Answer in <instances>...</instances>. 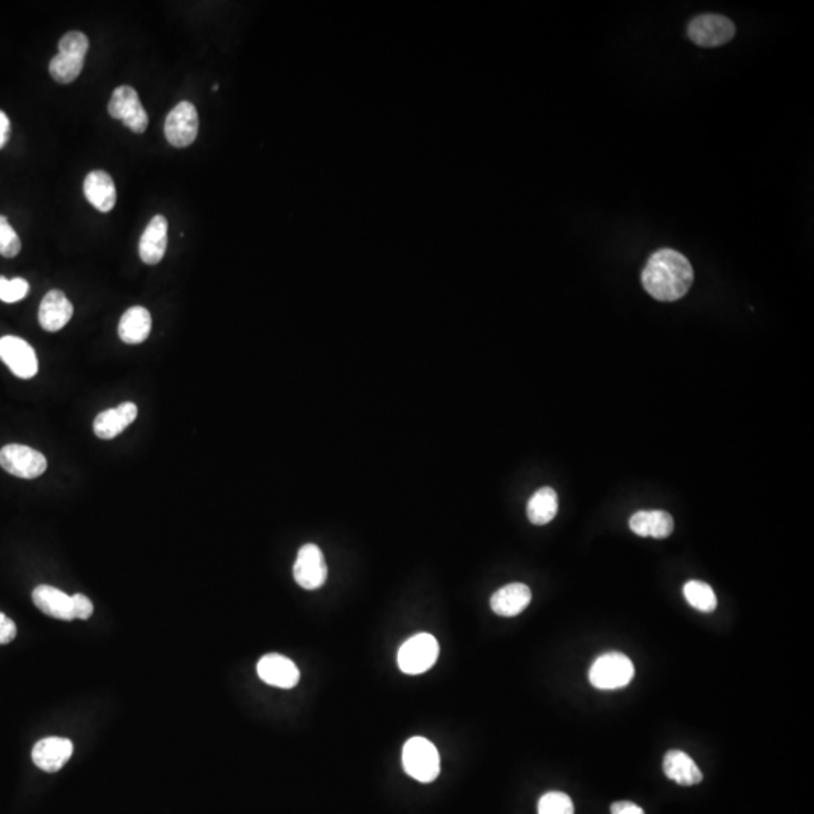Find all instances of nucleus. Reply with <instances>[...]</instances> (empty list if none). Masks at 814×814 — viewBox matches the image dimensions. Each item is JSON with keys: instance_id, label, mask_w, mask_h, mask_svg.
Wrapping results in <instances>:
<instances>
[{"instance_id": "nucleus-1", "label": "nucleus", "mask_w": 814, "mask_h": 814, "mask_svg": "<svg viewBox=\"0 0 814 814\" xmlns=\"http://www.w3.org/2000/svg\"><path fill=\"white\" fill-rule=\"evenodd\" d=\"M641 279L650 296L661 302H674L688 293L694 282V270L685 255L674 249H659L647 261Z\"/></svg>"}, {"instance_id": "nucleus-2", "label": "nucleus", "mask_w": 814, "mask_h": 814, "mask_svg": "<svg viewBox=\"0 0 814 814\" xmlns=\"http://www.w3.org/2000/svg\"><path fill=\"white\" fill-rule=\"evenodd\" d=\"M89 40L83 32L71 31L59 41V53L50 61V74L59 83H71L82 73Z\"/></svg>"}, {"instance_id": "nucleus-3", "label": "nucleus", "mask_w": 814, "mask_h": 814, "mask_svg": "<svg viewBox=\"0 0 814 814\" xmlns=\"http://www.w3.org/2000/svg\"><path fill=\"white\" fill-rule=\"evenodd\" d=\"M635 668L631 659L620 652H609L599 656L590 668L591 685L603 691L625 688L634 679Z\"/></svg>"}, {"instance_id": "nucleus-4", "label": "nucleus", "mask_w": 814, "mask_h": 814, "mask_svg": "<svg viewBox=\"0 0 814 814\" xmlns=\"http://www.w3.org/2000/svg\"><path fill=\"white\" fill-rule=\"evenodd\" d=\"M403 766L407 775L420 783H432L441 772L438 750L426 738H412L403 748Z\"/></svg>"}, {"instance_id": "nucleus-5", "label": "nucleus", "mask_w": 814, "mask_h": 814, "mask_svg": "<svg viewBox=\"0 0 814 814\" xmlns=\"http://www.w3.org/2000/svg\"><path fill=\"white\" fill-rule=\"evenodd\" d=\"M439 644L430 634H418L409 638L398 650V667L403 673L423 674L438 661Z\"/></svg>"}, {"instance_id": "nucleus-6", "label": "nucleus", "mask_w": 814, "mask_h": 814, "mask_svg": "<svg viewBox=\"0 0 814 814\" xmlns=\"http://www.w3.org/2000/svg\"><path fill=\"white\" fill-rule=\"evenodd\" d=\"M0 466L14 477L34 480L46 472L47 459L34 448L10 444L0 450Z\"/></svg>"}, {"instance_id": "nucleus-7", "label": "nucleus", "mask_w": 814, "mask_h": 814, "mask_svg": "<svg viewBox=\"0 0 814 814\" xmlns=\"http://www.w3.org/2000/svg\"><path fill=\"white\" fill-rule=\"evenodd\" d=\"M109 115L114 120L123 121L124 126L129 127L133 133H142L148 127V114L139 100L138 92L132 86H118L112 94L108 106Z\"/></svg>"}, {"instance_id": "nucleus-8", "label": "nucleus", "mask_w": 814, "mask_h": 814, "mask_svg": "<svg viewBox=\"0 0 814 814\" xmlns=\"http://www.w3.org/2000/svg\"><path fill=\"white\" fill-rule=\"evenodd\" d=\"M198 111L190 101H181L169 112L165 121V135L172 147L186 148L198 136Z\"/></svg>"}, {"instance_id": "nucleus-9", "label": "nucleus", "mask_w": 814, "mask_h": 814, "mask_svg": "<svg viewBox=\"0 0 814 814\" xmlns=\"http://www.w3.org/2000/svg\"><path fill=\"white\" fill-rule=\"evenodd\" d=\"M0 359L20 379L28 380L37 376V353L23 338L14 335L0 338Z\"/></svg>"}, {"instance_id": "nucleus-10", "label": "nucleus", "mask_w": 814, "mask_h": 814, "mask_svg": "<svg viewBox=\"0 0 814 814\" xmlns=\"http://www.w3.org/2000/svg\"><path fill=\"white\" fill-rule=\"evenodd\" d=\"M735 32L732 20L715 14L695 17L688 26V37L700 47L723 46L735 37Z\"/></svg>"}, {"instance_id": "nucleus-11", "label": "nucleus", "mask_w": 814, "mask_h": 814, "mask_svg": "<svg viewBox=\"0 0 814 814\" xmlns=\"http://www.w3.org/2000/svg\"><path fill=\"white\" fill-rule=\"evenodd\" d=\"M293 575L297 584L305 590H317L325 585L326 578H328V566H326L325 557L319 546L308 543L299 549L293 567Z\"/></svg>"}, {"instance_id": "nucleus-12", "label": "nucleus", "mask_w": 814, "mask_h": 814, "mask_svg": "<svg viewBox=\"0 0 814 814\" xmlns=\"http://www.w3.org/2000/svg\"><path fill=\"white\" fill-rule=\"evenodd\" d=\"M257 673L267 685L282 689L294 688L300 680L296 664L278 653L263 656L258 662Z\"/></svg>"}, {"instance_id": "nucleus-13", "label": "nucleus", "mask_w": 814, "mask_h": 814, "mask_svg": "<svg viewBox=\"0 0 814 814\" xmlns=\"http://www.w3.org/2000/svg\"><path fill=\"white\" fill-rule=\"evenodd\" d=\"M73 751V742L70 739L52 736V738L41 739L40 742H37L32 750V760L41 771L53 774L67 765L68 760L73 756Z\"/></svg>"}, {"instance_id": "nucleus-14", "label": "nucleus", "mask_w": 814, "mask_h": 814, "mask_svg": "<svg viewBox=\"0 0 814 814\" xmlns=\"http://www.w3.org/2000/svg\"><path fill=\"white\" fill-rule=\"evenodd\" d=\"M73 303L61 290H52L44 296L38 311L41 328L47 332L61 331L73 317Z\"/></svg>"}, {"instance_id": "nucleus-15", "label": "nucleus", "mask_w": 814, "mask_h": 814, "mask_svg": "<svg viewBox=\"0 0 814 814\" xmlns=\"http://www.w3.org/2000/svg\"><path fill=\"white\" fill-rule=\"evenodd\" d=\"M86 201L101 213H109L117 204V187L111 175L105 171H92L83 183Z\"/></svg>"}, {"instance_id": "nucleus-16", "label": "nucleus", "mask_w": 814, "mask_h": 814, "mask_svg": "<svg viewBox=\"0 0 814 814\" xmlns=\"http://www.w3.org/2000/svg\"><path fill=\"white\" fill-rule=\"evenodd\" d=\"M168 248V221L165 216L157 215L145 228L139 242V255L145 264H159Z\"/></svg>"}, {"instance_id": "nucleus-17", "label": "nucleus", "mask_w": 814, "mask_h": 814, "mask_svg": "<svg viewBox=\"0 0 814 814\" xmlns=\"http://www.w3.org/2000/svg\"><path fill=\"white\" fill-rule=\"evenodd\" d=\"M138 417V407L135 403H123L114 409L101 412L94 421V433L103 441L117 438Z\"/></svg>"}, {"instance_id": "nucleus-18", "label": "nucleus", "mask_w": 814, "mask_h": 814, "mask_svg": "<svg viewBox=\"0 0 814 814\" xmlns=\"http://www.w3.org/2000/svg\"><path fill=\"white\" fill-rule=\"evenodd\" d=\"M32 600L41 613L53 619L71 622L74 620L73 597L50 585H38L32 593Z\"/></svg>"}, {"instance_id": "nucleus-19", "label": "nucleus", "mask_w": 814, "mask_h": 814, "mask_svg": "<svg viewBox=\"0 0 814 814\" xmlns=\"http://www.w3.org/2000/svg\"><path fill=\"white\" fill-rule=\"evenodd\" d=\"M530 587L525 584H510L505 587L499 588L492 597H490V608L493 613L501 617H515L528 608L531 603Z\"/></svg>"}, {"instance_id": "nucleus-20", "label": "nucleus", "mask_w": 814, "mask_h": 814, "mask_svg": "<svg viewBox=\"0 0 814 814\" xmlns=\"http://www.w3.org/2000/svg\"><path fill=\"white\" fill-rule=\"evenodd\" d=\"M629 527L637 536L667 539L674 530V521L667 512L647 510L638 512L629 521Z\"/></svg>"}, {"instance_id": "nucleus-21", "label": "nucleus", "mask_w": 814, "mask_h": 814, "mask_svg": "<svg viewBox=\"0 0 814 814\" xmlns=\"http://www.w3.org/2000/svg\"><path fill=\"white\" fill-rule=\"evenodd\" d=\"M151 328H153V320H151V314L148 313L147 308L133 307L121 317L118 335L123 343L136 346V344L144 343L150 337Z\"/></svg>"}, {"instance_id": "nucleus-22", "label": "nucleus", "mask_w": 814, "mask_h": 814, "mask_svg": "<svg viewBox=\"0 0 814 814\" xmlns=\"http://www.w3.org/2000/svg\"><path fill=\"white\" fill-rule=\"evenodd\" d=\"M664 772L671 781L680 786H695L703 781L700 768L694 760L680 750H671L664 757Z\"/></svg>"}, {"instance_id": "nucleus-23", "label": "nucleus", "mask_w": 814, "mask_h": 814, "mask_svg": "<svg viewBox=\"0 0 814 814\" xmlns=\"http://www.w3.org/2000/svg\"><path fill=\"white\" fill-rule=\"evenodd\" d=\"M558 495L552 487H542L528 501L527 515L531 524L546 525L557 516Z\"/></svg>"}, {"instance_id": "nucleus-24", "label": "nucleus", "mask_w": 814, "mask_h": 814, "mask_svg": "<svg viewBox=\"0 0 814 814\" xmlns=\"http://www.w3.org/2000/svg\"><path fill=\"white\" fill-rule=\"evenodd\" d=\"M683 596L700 613H714L718 600L715 591L703 581H689L683 587Z\"/></svg>"}, {"instance_id": "nucleus-25", "label": "nucleus", "mask_w": 814, "mask_h": 814, "mask_svg": "<svg viewBox=\"0 0 814 814\" xmlns=\"http://www.w3.org/2000/svg\"><path fill=\"white\" fill-rule=\"evenodd\" d=\"M539 814H575V807L566 793L549 792L540 798Z\"/></svg>"}, {"instance_id": "nucleus-26", "label": "nucleus", "mask_w": 814, "mask_h": 814, "mask_svg": "<svg viewBox=\"0 0 814 814\" xmlns=\"http://www.w3.org/2000/svg\"><path fill=\"white\" fill-rule=\"evenodd\" d=\"M22 251V242L19 234L16 233L5 216H0V255L2 257L14 258Z\"/></svg>"}, {"instance_id": "nucleus-27", "label": "nucleus", "mask_w": 814, "mask_h": 814, "mask_svg": "<svg viewBox=\"0 0 814 814\" xmlns=\"http://www.w3.org/2000/svg\"><path fill=\"white\" fill-rule=\"evenodd\" d=\"M29 293V282L23 278L8 279L0 275V300L5 303H16L25 299Z\"/></svg>"}, {"instance_id": "nucleus-28", "label": "nucleus", "mask_w": 814, "mask_h": 814, "mask_svg": "<svg viewBox=\"0 0 814 814\" xmlns=\"http://www.w3.org/2000/svg\"><path fill=\"white\" fill-rule=\"evenodd\" d=\"M71 597H73L74 620H88L94 613V605H92L91 599L80 593Z\"/></svg>"}, {"instance_id": "nucleus-29", "label": "nucleus", "mask_w": 814, "mask_h": 814, "mask_svg": "<svg viewBox=\"0 0 814 814\" xmlns=\"http://www.w3.org/2000/svg\"><path fill=\"white\" fill-rule=\"evenodd\" d=\"M17 637V626L10 617L0 613V644H8Z\"/></svg>"}, {"instance_id": "nucleus-30", "label": "nucleus", "mask_w": 814, "mask_h": 814, "mask_svg": "<svg viewBox=\"0 0 814 814\" xmlns=\"http://www.w3.org/2000/svg\"><path fill=\"white\" fill-rule=\"evenodd\" d=\"M613 814H644L643 808L638 807L634 802L620 801L611 807Z\"/></svg>"}, {"instance_id": "nucleus-31", "label": "nucleus", "mask_w": 814, "mask_h": 814, "mask_svg": "<svg viewBox=\"0 0 814 814\" xmlns=\"http://www.w3.org/2000/svg\"><path fill=\"white\" fill-rule=\"evenodd\" d=\"M11 123L10 118L5 112L0 111V150L7 145L10 139Z\"/></svg>"}]
</instances>
